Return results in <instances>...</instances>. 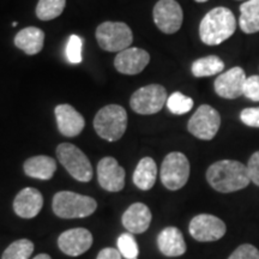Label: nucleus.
<instances>
[{
	"label": "nucleus",
	"instance_id": "nucleus-24",
	"mask_svg": "<svg viewBox=\"0 0 259 259\" xmlns=\"http://www.w3.org/2000/svg\"><path fill=\"white\" fill-rule=\"evenodd\" d=\"M223 70H225V63L218 56L199 58L193 61L192 66H191V72L197 78L213 76V74L221 73Z\"/></svg>",
	"mask_w": 259,
	"mask_h": 259
},
{
	"label": "nucleus",
	"instance_id": "nucleus-31",
	"mask_svg": "<svg viewBox=\"0 0 259 259\" xmlns=\"http://www.w3.org/2000/svg\"><path fill=\"white\" fill-rule=\"evenodd\" d=\"M228 259H259V250L253 245L245 244L235 248Z\"/></svg>",
	"mask_w": 259,
	"mask_h": 259
},
{
	"label": "nucleus",
	"instance_id": "nucleus-36",
	"mask_svg": "<svg viewBox=\"0 0 259 259\" xmlns=\"http://www.w3.org/2000/svg\"><path fill=\"white\" fill-rule=\"evenodd\" d=\"M194 2H197V3H206V2H208V0H194Z\"/></svg>",
	"mask_w": 259,
	"mask_h": 259
},
{
	"label": "nucleus",
	"instance_id": "nucleus-30",
	"mask_svg": "<svg viewBox=\"0 0 259 259\" xmlns=\"http://www.w3.org/2000/svg\"><path fill=\"white\" fill-rule=\"evenodd\" d=\"M244 96L253 102H259V76L247 77L244 85Z\"/></svg>",
	"mask_w": 259,
	"mask_h": 259
},
{
	"label": "nucleus",
	"instance_id": "nucleus-21",
	"mask_svg": "<svg viewBox=\"0 0 259 259\" xmlns=\"http://www.w3.org/2000/svg\"><path fill=\"white\" fill-rule=\"evenodd\" d=\"M24 173L28 177L40 180H50L57 170V162L46 155H38L28 158L23 164Z\"/></svg>",
	"mask_w": 259,
	"mask_h": 259
},
{
	"label": "nucleus",
	"instance_id": "nucleus-17",
	"mask_svg": "<svg viewBox=\"0 0 259 259\" xmlns=\"http://www.w3.org/2000/svg\"><path fill=\"white\" fill-rule=\"evenodd\" d=\"M44 206V197L34 187H25L21 190L14 200L16 215L22 219H34L38 215Z\"/></svg>",
	"mask_w": 259,
	"mask_h": 259
},
{
	"label": "nucleus",
	"instance_id": "nucleus-19",
	"mask_svg": "<svg viewBox=\"0 0 259 259\" xmlns=\"http://www.w3.org/2000/svg\"><path fill=\"white\" fill-rule=\"evenodd\" d=\"M157 246L166 257H179L186 252L184 235L177 227H167L157 236Z\"/></svg>",
	"mask_w": 259,
	"mask_h": 259
},
{
	"label": "nucleus",
	"instance_id": "nucleus-33",
	"mask_svg": "<svg viewBox=\"0 0 259 259\" xmlns=\"http://www.w3.org/2000/svg\"><path fill=\"white\" fill-rule=\"evenodd\" d=\"M247 170L252 183L259 186V151H255L250 157L247 163Z\"/></svg>",
	"mask_w": 259,
	"mask_h": 259
},
{
	"label": "nucleus",
	"instance_id": "nucleus-34",
	"mask_svg": "<svg viewBox=\"0 0 259 259\" xmlns=\"http://www.w3.org/2000/svg\"><path fill=\"white\" fill-rule=\"evenodd\" d=\"M121 253L119 250L112 247H106L103 250L100 251V253L97 254L96 259H121Z\"/></svg>",
	"mask_w": 259,
	"mask_h": 259
},
{
	"label": "nucleus",
	"instance_id": "nucleus-9",
	"mask_svg": "<svg viewBox=\"0 0 259 259\" xmlns=\"http://www.w3.org/2000/svg\"><path fill=\"white\" fill-rule=\"evenodd\" d=\"M220 126H221L220 113L211 106L202 105L191 116L187 130L196 138L202 141H211L218 135Z\"/></svg>",
	"mask_w": 259,
	"mask_h": 259
},
{
	"label": "nucleus",
	"instance_id": "nucleus-28",
	"mask_svg": "<svg viewBox=\"0 0 259 259\" xmlns=\"http://www.w3.org/2000/svg\"><path fill=\"white\" fill-rule=\"evenodd\" d=\"M118 250L126 259H137L139 250L132 233H124L118 239Z\"/></svg>",
	"mask_w": 259,
	"mask_h": 259
},
{
	"label": "nucleus",
	"instance_id": "nucleus-11",
	"mask_svg": "<svg viewBox=\"0 0 259 259\" xmlns=\"http://www.w3.org/2000/svg\"><path fill=\"white\" fill-rule=\"evenodd\" d=\"M190 234L194 240L200 242L218 241L226 234V223L221 219L209 213H200L191 220Z\"/></svg>",
	"mask_w": 259,
	"mask_h": 259
},
{
	"label": "nucleus",
	"instance_id": "nucleus-25",
	"mask_svg": "<svg viewBox=\"0 0 259 259\" xmlns=\"http://www.w3.org/2000/svg\"><path fill=\"white\" fill-rule=\"evenodd\" d=\"M66 0H38L36 16L41 21H52L63 14Z\"/></svg>",
	"mask_w": 259,
	"mask_h": 259
},
{
	"label": "nucleus",
	"instance_id": "nucleus-3",
	"mask_svg": "<svg viewBox=\"0 0 259 259\" xmlns=\"http://www.w3.org/2000/svg\"><path fill=\"white\" fill-rule=\"evenodd\" d=\"M52 206L58 218L83 219L95 212L97 203L92 197L71 191H60L54 194Z\"/></svg>",
	"mask_w": 259,
	"mask_h": 259
},
{
	"label": "nucleus",
	"instance_id": "nucleus-22",
	"mask_svg": "<svg viewBox=\"0 0 259 259\" xmlns=\"http://www.w3.org/2000/svg\"><path fill=\"white\" fill-rule=\"evenodd\" d=\"M157 166L151 157H143L138 162L134 173V184L138 189L148 191L156 183Z\"/></svg>",
	"mask_w": 259,
	"mask_h": 259
},
{
	"label": "nucleus",
	"instance_id": "nucleus-37",
	"mask_svg": "<svg viewBox=\"0 0 259 259\" xmlns=\"http://www.w3.org/2000/svg\"><path fill=\"white\" fill-rule=\"evenodd\" d=\"M17 22H14V23H12V27H17Z\"/></svg>",
	"mask_w": 259,
	"mask_h": 259
},
{
	"label": "nucleus",
	"instance_id": "nucleus-5",
	"mask_svg": "<svg viewBox=\"0 0 259 259\" xmlns=\"http://www.w3.org/2000/svg\"><path fill=\"white\" fill-rule=\"evenodd\" d=\"M58 160L73 179L89 183L93 179V167L87 155L70 143H61L57 148Z\"/></svg>",
	"mask_w": 259,
	"mask_h": 259
},
{
	"label": "nucleus",
	"instance_id": "nucleus-18",
	"mask_svg": "<svg viewBox=\"0 0 259 259\" xmlns=\"http://www.w3.org/2000/svg\"><path fill=\"white\" fill-rule=\"evenodd\" d=\"M151 215L150 209L143 203H134L130 205L121 218L122 226L132 234H142L150 227Z\"/></svg>",
	"mask_w": 259,
	"mask_h": 259
},
{
	"label": "nucleus",
	"instance_id": "nucleus-29",
	"mask_svg": "<svg viewBox=\"0 0 259 259\" xmlns=\"http://www.w3.org/2000/svg\"><path fill=\"white\" fill-rule=\"evenodd\" d=\"M82 46H83L82 38H80L78 35H71L69 41H67L66 50H65L67 60H69L71 64L82 63L83 60Z\"/></svg>",
	"mask_w": 259,
	"mask_h": 259
},
{
	"label": "nucleus",
	"instance_id": "nucleus-7",
	"mask_svg": "<svg viewBox=\"0 0 259 259\" xmlns=\"http://www.w3.org/2000/svg\"><path fill=\"white\" fill-rule=\"evenodd\" d=\"M161 181L166 189L180 190L190 178V162L183 153L173 151L164 157L160 171Z\"/></svg>",
	"mask_w": 259,
	"mask_h": 259
},
{
	"label": "nucleus",
	"instance_id": "nucleus-1",
	"mask_svg": "<svg viewBox=\"0 0 259 259\" xmlns=\"http://www.w3.org/2000/svg\"><path fill=\"white\" fill-rule=\"evenodd\" d=\"M206 180L213 190L221 193L240 191L251 183L247 166L235 160H221L206 170Z\"/></svg>",
	"mask_w": 259,
	"mask_h": 259
},
{
	"label": "nucleus",
	"instance_id": "nucleus-2",
	"mask_svg": "<svg viewBox=\"0 0 259 259\" xmlns=\"http://www.w3.org/2000/svg\"><path fill=\"white\" fill-rule=\"evenodd\" d=\"M236 30V18L229 9L219 6L204 16L199 24V37L204 45L218 46Z\"/></svg>",
	"mask_w": 259,
	"mask_h": 259
},
{
	"label": "nucleus",
	"instance_id": "nucleus-23",
	"mask_svg": "<svg viewBox=\"0 0 259 259\" xmlns=\"http://www.w3.org/2000/svg\"><path fill=\"white\" fill-rule=\"evenodd\" d=\"M239 25L245 34L259 31V0H246L240 5Z\"/></svg>",
	"mask_w": 259,
	"mask_h": 259
},
{
	"label": "nucleus",
	"instance_id": "nucleus-15",
	"mask_svg": "<svg viewBox=\"0 0 259 259\" xmlns=\"http://www.w3.org/2000/svg\"><path fill=\"white\" fill-rule=\"evenodd\" d=\"M150 61V54L137 47H130L119 52L114 59V67L122 74H138Z\"/></svg>",
	"mask_w": 259,
	"mask_h": 259
},
{
	"label": "nucleus",
	"instance_id": "nucleus-16",
	"mask_svg": "<svg viewBox=\"0 0 259 259\" xmlns=\"http://www.w3.org/2000/svg\"><path fill=\"white\" fill-rule=\"evenodd\" d=\"M57 118V125L60 134L65 137H76L83 131L85 120L79 112H77L72 106L64 103L58 105L54 109Z\"/></svg>",
	"mask_w": 259,
	"mask_h": 259
},
{
	"label": "nucleus",
	"instance_id": "nucleus-6",
	"mask_svg": "<svg viewBox=\"0 0 259 259\" xmlns=\"http://www.w3.org/2000/svg\"><path fill=\"white\" fill-rule=\"evenodd\" d=\"M96 40L103 51L119 53L130 48L134 34L128 25L122 22H105L96 29Z\"/></svg>",
	"mask_w": 259,
	"mask_h": 259
},
{
	"label": "nucleus",
	"instance_id": "nucleus-12",
	"mask_svg": "<svg viewBox=\"0 0 259 259\" xmlns=\"http://www.w3.org/2000/svg\"><path fill=\"white\" fill-rule=\"evenodd\" d=\"M246 79V73L244 69L235 66L231 70L220 74L213 83L215 93L220 97L227 100H234L244 95V85Z\"/></svg>",
	"mask_w": 259,
	"mask_h": 259
},
{
	"label": "nucleus",
	"instance_id": "nucleus-20",
	"mask_svg": "<svg viewBox=\"0 0 259 259\" xmlns=\"http://www.w3.org/2000/svg\"><path fill=\"white\" fill-rule=\"evenodd\" d=\"M45 44V32L40 28L28 27L22 29L15 36L16 47L28 56L40 53Z\"/></svg>",
	"mask_w": 259,
	"mask_h": 259
},
{
	"label": "nucleus",
	"instance_id": "nucleus-35",
	"mask_svg": "<svg viewBox=\"0 0 259 259\" xmlns=\"http://www.w3.org/2000/svg\"><path fill=\"white\" fill-rule=\"evenodd\" d=\"M32 259H52V258H51L50 254H47V253H41V254H37L36 257L32 258Z\"/></svg>",
	"mask_w": 259,
	"mask_h": 259
},
{
	"label": "nucleus",
	"instance_id": "nucleus-13",
	"mask_svg": "<svg viewBox=\"0 0 259 259\" xmlns=\"http://www.w3.org/2000/svg\"><path fill=\"white\" fill-rule=\"evenodd\" d=\"M100 186L108 192H119L125 186V169L114 157H103L97 164Z\"/></svg>",
	"mask_w": 259,
	"mask_h": 259
},
{
	"label": "nucleus",
	"instance_id": "nucleus-32",
	"mask_svg": "<svg viewBox=\"0 0 259 259\" xmlns=\"http://www.w3.org/2000/svg\"><path fill=\"white\" fill-rule=\"evenodd\" d=\"M240 120L246 126L259 128V107H250V108L242 109L240 113Z\"/></svg>",
	"mask_w": 259,
	"mask_h": 259
},
{
	"label": "nucleus",
	"instance_id": "nucleus-14",
	"mask_svg": "<svg viewBox=\"0 0 259 259\" xmlns=\"http://www.w3.org/2000/svg\"><path fill=\"white\" fill-rule=\"evenodd\" d=\"M93 235L85 228H72L61 233L58 238V246L65 254L78 257L85 253L93 245Z\"/></svg>",
	"mask_w": 259,
	"mask_h": 259
},
{
	"label": "nucleus",
	"instance_id": "nucleus-27",
	"mask_svg": "<svg viewBox=\"0 0 259 259\" xmlns=\"http://www.w3.org/2000/svg\"><path fill=\"white\" fill-rule=\"evenodd\" d=\"M167 107L173 114L181 115L189 113L193 108V100L184 95L183 93L176 92L167 99Z\"/></svg>",
	"mask_w": 259,
	"mask_h": 259
},
{
	"label": "nucleus",
	"instance_id": "nucleus-10",
	"mask_svg": "<svg viewBox=\"0 0 259 259\" xmlns=\"http://www.w3.org/2000/svg\"><path fill=\"white\" fill-rule=\"evenodd\" d=\"M154 22L164 34H174L183 25V9L177 0H158L153 10Z\"/></svg>",
	"mask_w": 259,
	"mask_h": 259
},
{
	"label": "nucleus",
	"instance_id": "nucleus-4",
	"mask_svg": "<svg viewBox=\"0 0 259 259\" xmlns=\"http://www.w3.org/2000/svg\"><path fill=\"white\" fill-rule=\"evenodd\" d=\"M94 128L105 141H119L127 128V113L119 105L105 106L96 113Z\"/></svg>",
	"mask_w": 259,
	"mask_h": 259
},
{
	"label": "nucleus",
	"instance_id": "nucleus-8",
	"mask_svg": "<svg viewBox=\"0 0 259 259\" xmlns=\"http://www.w3.org/2000/svg\"><path fill=\"white\" fill-rule=\"evenodd\" d=\"M167 99V90L161 84H149L132 94L130 106L137 114H156L166 105Z\"/></svg>",
	"mask_w": 259,
	"mask_h": 259
},
{
	"label": "nucleus",
	"instance_id": "nucleus-26",
	"mask_svg": "<svg viewBox=\"0 0 259 259\" xmlns=\"http://www.w3.org/2000/svg\"><path fill=\"white\" fill-rule=\"evenodd\" d=\"M34 252V242L28 239H21L12 242L3 253L2 259H28Z\"/></svg>",
	"mask_w": 259,
	"mask_h": 259
}]
</instances>
